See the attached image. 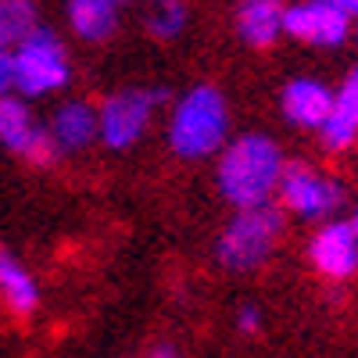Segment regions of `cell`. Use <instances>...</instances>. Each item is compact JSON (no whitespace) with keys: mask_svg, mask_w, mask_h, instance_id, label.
I'll return each mask as SVG.
<instances>
[{"mask_svg":"<svg viewBox=\"0 0 358 358\" xmlns=\"http://www.w3.org/2000/svg\"><path fill=\"white\" fill-rule=\"evenodd\" d=\"M348 222H351V229L358 233V208H355V212H351V219H348Z\"/></svg>","mask_w":358,"mask_h":358,"instance_id":"23","label":"cell"},{"mask_svg":"<svg viewBox=\"0 0 358 358\" xmlns=\"http://www.w3.org/2000/svg\"><path fill=\"white\" fill-rule=\"evenodd\" d=\"M15 94L33 101L57 94L69 83V54L50 29H33L15 50Z\"/></svg>","mask_w":358,"mask_h":358,"instance_id":"4","label":"cell"},{"mask_svg":"<svg viewBox=\"0 0 358 358\" xmlns=\"http://www.w3.org/2000/svg\"><path fill=\"white\" fill-rule=\"evenodd\" d=\"M169 101V90H118L97 108V140L108 151H129L151 129L155 108Z\"/></svg>","mask_w":358,"mask_h":358,"instance_id":"5","label":"cell"},{"mask_svg":"<svg viewBox=\"0 0 358 358\" xmlns=\"http://www.w3.org/2000/svg\"><path fill=\"white\" fill-rule=\"evenodd\" d=\"M143 22L155 40H176L187 29V4L183 0H147Z\"/></svg>","mask_w":358,"mask_h":358,"instance_id":"17","label":"cell"},{"mask_svg":"<svg viewBox=\"0 0 358 358\" xmlns=\"http://www.w3.org/2000/svg\"><path fill=\"white\" fill-rule=\"evenodd\" d=\"M319 140L330 155H344L358 143V65L334 90V108L326 126L319 129Z\"/></svg>","mask_w":358,"mask_h":358,"instance_id":"10","label":"cell"},{"mask_svg":"<svg viewBox=\"0 0 358 358\" xmlns=\"http://www.w3.org/2000/svg\"><path fill=\"white\" fill-rule=\"evenodd\" d=\"M233 322H236V330H241V334H258L262 330V308L258 305H241V308H236V315H233Z\"/></svg>","mask_w":358,"mask_h":358,"instance_id":"19","label":"cell"},{"mask_svg":"<svg viewBox=\"0 0 358 358\" xmlns=\"http://www.w3.org/2000/svg\"><path fill=\"white\" fill-rule=\"evenodd\" d=\"M326 4H334V8H341L348 18H358V0H326Z\"/></svg>","mask_w":358,"mask_h":358,"instance_id":"21","label":"cell"},{"mask_svg":"<svg viewBox=\"0 0 358 358\" xmlns=\"http://www.w3.org/2000/svg\"><path fill=\"white\" fill-rule=\"evenodd\" d=\"M283 33L308 47H341L351 36V18L326 0H297L283 11Z\"/></svg>","mask_w":358,"mask_h":358,"instance_id":"7","label":"cell"},{"mask_svg":"<svg viewBox=\"0 0 358 358\" xmlns=\"http://www.w3.org/2000/svg\"><path fill=\"white\" fill-rule=\"evenodd\" d=\"M15 94V57L11 50H0V97Z\"/></svg>","mask_w":358,"mask_h":358,"instance_id":"20","label":"cell"},{"mask_svg":"<svg viewBox=\"0 0 358 358\" xmlns=\"http://www.w3.org/2000/svg\"><path fill=\"white\" fill-rule=\"evenodd\" d=\"M229 143V104L215 86H194L172 104L169 147L183 162H204L222 155Z\"/></svg>","mask_w":358,"mask_h":358,"instance_id":"2","label":"cell"},{"mask_svg":"<svg viewBox=\"0 0 358 358\" xmlns=\"http://www.w3.org/2000/svg\"><path fill=\"white\" fill-rule=\"evenodd\" d=\"M0 301L15 315H33L40 305V283L29 268L8 251L0 248Z\"/></svg>","mask_w":358,"mask_h":358,"instance_id":"13","label":"cell"},{"mask_svg":"<svg viewBox=\"0 0 358 358\" xmlns=\"http://www.w3.org/2000/svg\"><path fill=\"white\" fill-rule=\"evenodd\" d=\"M276 197H280V212H290L294 219L322 226L341 212L344 187L308 162H287Z\"/></svg>","mask_w":358,"mask_h":358,"instance_id":"6","label":"cell"},{"mask_svg":"<svg viewBox=\"0 0 358 358\" xmlns=\"http://www.w3.org/2000/svg\"><path fill=\"white\" fill-rule=\"evenodd\" d=\"M283 4L280 0H241L236 4V33L248 47H273L283 36Z\"/></svg>","mask_w":358,"mask_h":358,"instance_id":"11","label":"cell"},{"mask_svg":"<svg viewBox=\"0 0 358 358\" xmlns=\"http://www.w3.org/2000/svg\"><path fill=\"white\" fill-rule=\"evenodd\" d=\"M33 29H40L33 0H0V50L18 47Z\"/></svg>","mask_w":358,"mask_h":358,"instance_id":"16","label":"cell"},{"mask_svg":"<svg viewBox=\"0 0 358 358\" xmlns=\"http://www.w3.org/2000/svg\"><path fill=\"white\" fill-rule=\"evenodd\" d=\"M111 4H129V0H111Z\"/></svg>","mask_w":358,"mask_h":358,"instance_id":"24","label":"cell"},{"mask_svg":"<svg viewBox=\"0 0 358 358\" xmlns=\"http://www.w3.org/2000/svg\"><path fill=\"white\" fill-rule=\"evenodd\" d=\"M287 158L280 151V143L265 133H244L222 147L219 155V169H215V183L219 194L236 208V212H248V208H262L273 204L280 179H283Z\"/></svg>","mask_w":358,"mask_h":358,"instance_id":"1","label":"cell"},{"mask_svg":"<svg viewBox=\"0 0 358 358\" xmlns=\"http://www.w3.org/2000/svg\"><path fill=\"white\" fill-rule=\"evenodd\" d=\"M330 108H334V90L312 76H297L280 90V111L294 129L319 133L330 118Z\"/></svg>","mask_w":358,"mask_h":358,"instance_id":"9","label":"cell"},{"mask_svg":"<svg viewBox=\"0 0 358 358\" xmlns=\"http://www.w3.org/2000/svg\"><path fill=\"white\" fill-rule=\"evenodd\" d=\"M69 25L86 43H104L118 29V4L111 0H69Z\"/></svg>","mask_w":358,"mask_h":358,"instance_id":"14","label":"cell"},{"mask_svg":"<svg viewBox=\"0 0 358 358\" xmlns=\"http://www.w3.org/2000/svg\"><path fill=\"white\" fill-rule=\"evenodd\" d=\"M147 358H179V351H176L172 344H162V348H155V351L147 355Z\"/></svg>","mask_w":358,"mask_h":358,"instance_id":"22","label":"cell"},{"mask_svg":"<svg viewBox=\"0 0 358 358\" xmlns=\"http://www.w3.org/2000/svg\"><path fill=\"white\" fill-rule=\"evenodd\" d=\"M36 118L29 111V101L18 94H4L0 97V143L8 147L11 155H25L29 140L36 136Z\"/></svg>","mask_w":358,"mask_h":358,"instance_id":"15","label":"cell"},{"mask_svg":"<svg viewBox=\"0 0 358 358\" xmlns=\"http://www.w3.org/2000/svg\"><path fill=\"white\" fill-rule=\"evenodd\" d=\"M47 133L62 151H83L97 140V108H90L86 101H65L50 115Z\"/></svg>","mask_w":358,"mask_h":358,"instance_id":"12","label":"cell"},{"mask_svg":"<svg viewBox=\"0 0 358 358\" xmlns=\"http://www.w3.org/2000/svg\"><path fill=\"white\" fill-rule=\"evenodd\" d=\"M57 155H62V147L54 143V136L47 133V126H40L36 136L29 140V147H25V155H22V158H29L33 165H54Z\"/></svg>","mask_w":358,"mask_h":358,"instance_id":"18","label":"cell"},{"mask_svg":"<svg viewBox=\"0 0 358 358\" xmlns=\"http://www.w3.org/2000/svg\"><path fill=\"white\" fill-rule=\"evenodd\" d=\"M308 262L319 276L334 283L351 280L358 273V233L351 229V222L348 219L322 222L308 241Z\"/></svg>","mask_w":358,"mask_h":358,"instance_id":"8","label":"cell"},{"mask_svg":"<svg viewBox=\"0 0 358 358\" xmlns=\"http://www.w3.org/2000/svg\"><path fill=\"white\" fill-rule=\"evenodd\" d=\"M283 236V212L280 204H262V208H248L236 212L226 229L219 233L215 244V258L229 273H251L262 262H268V255L276 251Z\"/></svg>","mask_w":358,"mask_h":358,"instance_id":"3","label":"cell"}]
</instances>
